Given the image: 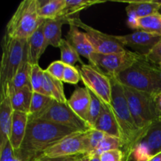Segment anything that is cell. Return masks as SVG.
I'll return each instance as SVG.
<instances>
[{
	"instance_id": "1",
	"label": "cell",
	"mask_w": 161,
	"mask_h": 161,
	"mask_svg": "<svg viewBox=\"0 0 161 161\" xmlns=\"http://www.w3.org/2000/svg\"><path fill=\"white\" fill-rule=\"evenodd\" d=\"M76 133L79 131L67 127L29 118L25 136L15 155L20 161H36L46 150Z\"/></svg>"
},
{
	"instance_id": "2",
	"label": "cell",
	"mask_w": 161,
	"mask_h": 161,
	"mask_svg": "<svg viewBox=\"0 0 161 161\" xmlns=\"http://www.w3.org/2000/svg\"><path fill=\"white\" fill-rule=\"evenodd\" d=\"M112 83L111 107L115 115L121 139L124 142L123 152L124 157H131L134 147L142 135L129 108L127 100L124 94V86L113 75H109Z\"/></svg>"
},
{
	"instance_id": "3",
	"label": "cell",
	"mask_w": 161,
	"mask_h": 161,
	"mask_svg": "<svg viewBox=\"0 0 161 161\" xmlns=\"http://www.w3.org/2000/svg\"><path fill=\"white\" fill-rule=\"evenodd\" d=\"M124 86L155 95L161 92V80L157 64L143 56L124 72L113 75Z\"/></svg>"
},
{
	"instance_id": "4",
	"label": "cell",
	"mask_w": 161,
	"mask_h": 161,
	"mask_svg": "<svg viewBox=\"0 0 161 161\" xmlns=\"http://www.w3.org/2000/svg\"><path fill=\"white\" fill-rule=\"evenodd\" d=\"M3 55L0 67V101L9 96V87L20 64L28 58L27 40L17 39L5 33L2 42Z\"/></svg>"
},
{
	"instance_id": "5",
	"label": "cell",
	"mask_w": 161,
	"mask_h": 161,
	"mask_svg": "<svg viewBox=\"0 0 161 161\" xmlns=\"http://www.w3.org/2000/svg\"><path fill=\"white\" fill-rule=\"evenodd\" d=\"M41 2L39 0H24L6 25V34L17 39H27L44 22L39 16Z\"/></svg>"
},
{
	"instance_id": "6",
	"label": "cell",
	"mask_w": 161,
	"mask_h": 161,
	"mask_svg": "<svg viewBox=\"0 0 161 161\" xmlns=\"http://www.w3.org/2000/svg\"><path fill=\"white\" fill-rule=\"evenodd\" d=\"M124 89L132 117L138 128L143 133L160 117L154 105L153 95L127 86H124Z\"/></svg>"
},
{
	"instance_id": "7",
	"label": "cell",
	"mask_w": 161,
	"mask_h": 161,
	"mask_svg": "<svg viewBox=\"0 0 161 161\" xmlns=\"http://www.w3.org/2000/svg\"><path fill=\"white\" fill-rule=\"evenodd\" d=\"M142 57L143 55L130 50L109 54L94 52L89 62L90 64L98 68L107 75H116L134 65Z\"/></svg>"
},
{
	"instance_id": "8",
	"label": "cell",
	"mask_w": 161,
	"mask_h": 161,
	"mask_svg": "<svg viewBox=\"0 0 161 161\" xmlns=\"http://www.w3.org/2000/svg\"><path fill=\"white\" fill-rule=\"evenodd\" d=\"M34 119L49 121L79 132H85L91 129L89 124L77 116L67 103H59L54 100L43 113Z\"/></svg>"
},
{
	"instance_id": "9",
	"label": "cell",
	"mask_w": 161,
	"mask_h": 161,
	"mask_svg": "<svg viewBox=\"0 0 161 161\" xmlns=\"http://www.w3.org/2000/svg\"><path fill=\"white\" fill-rule=\"evenodd\" d=\"M78 69L86 87L105 105L111 106L112 83L109 75L91 64H82Z\"/></svg>"
},
{
	"instance_id": "10",
	"label": "cell",
	"mask_w": 161,
	"mask_h": 161,
	"mask_svg": "<svg viewBox=\"0 0 161 161\" xmlns=\"http://www.w3.org/2000/svg\"><path fill=\"white\" fill-rule=\"evenodd\" d=\"M69 25H74L85 31L88 40L91 42L95 53L102 54L120 53L125 51L126 47L116 39V36L105 34L83 23L80 17H75L68 20Z\"/></svg>"
},
{
	"instance_id": "11",
	"label": "cell",
	"mask_w": 161,
	"mask_h": 161,
	"mask_svg": "<svg viewBox=\"0 0 161 161\" xmlns=\"http://www.w3.org/2000/svg\"><path fill=\"white\" fill-rule=\"evenodd\" d=\"M161 153V116L154 121L135 144L131 158L134 161H149Z\"/></svg>"
},
{
	"instance_id": "12",
	"label": "cell",
	"mask_w": 161,
	"mask_h": 161,
	"mask_svg": "<svg viewBox=\"0 0 161 161\" xmlns=\"http://www.w3.org/2000/svg\"><path fill=\"white\" fill-rule=\"evenodd\" d=\"M89 134L90 130L66 137L46 150L39 159L87 154L89 152Z\"/></svg>"
},
{
	"instance_id": "13",
	"label": "cell",
	"mask_w": 161,
	"mask_h": 161,
	"mask_svg": "<svg viewBox=\"0 0 161 161\" xmlns=\"http://www.w3.org/2000/svg\"><path fill=\"white\" fill-rule=\"evenodd\" d=\"M116 37L124 47H130L143 56H146L161 39L160 36L140 30L124 36H116Z\"/></svg>"
},
{
	"instance_id": "14",
	"label": "cell",
	"mask_w": 161,
	"mask_h": 161,
	"mask_svg": "<svg viewBox=\"0 0 161 161\" xmlns=\"http://www.w3.org/2000/svg\"><path fill=\"white\" fill-rule=\"evenodd\" d=\"M92 129L100 130L105 135L121 138L119 126L112 107L105 105L104 102H102V108L100 116L97 118Z\"/></svg>"
},
{
	"instance_id": "15",
	"label": "cell",
	"mask_w": 161,
	"mask_h": 161,
	"mask_svg": "<svg viewBox=\"0 0 161 161\" xmlns=\"http://www.w3.org/2000/svg\"><path fill=\"white\" fill-rule=\"evenodd\" d=\"M65 39L76 50L80 56L90 61L91 54L94 50L86 37V33L80 31L75 25H69V30L66 35Z\"/></svg>"
},
{
	"instance_id": "16",
	"label": "cell",
	"mask_w": 161,
	"mask_h": 161,
	"mask_svg": "<svg viewBox=\"0 0 161 161\" xmlns=\"http://www.w3.org/2000/svg\"><path fill=\"white\" fill-rule=\"evenodd\" d=\"M67 104L74 113L87 123L88 112L91 104L89 90L86 87H78L72 93Z\"/></svg>"
},
{
	"instance_id": "17",
	"label": "cell",
	"mask_w": 161,
	"mask_h": 161,
	"mask_svg": "<svg viewBox=\"0 0 161 161\" xmlns=\"http://www.w3.org/2000/svg\"><path fill=\"white\" fill-rule=\"evenodd\" d=\"M14 108L9 96L1 100L0 103V149L9 141L12 127Z\"/></svg>"
},
{
	"instance_id": "18",
	"label": "cell",
	"mask_w": 161,
	"mask_h": 161,
	"mask_svg": "<svg viewBox=\"0 0 161 161\" xmlns=\"http://www.w3.org/2000/svg\"><path fill=\"white\" fill-rule=\"evenodd\" d=\"M42 25L43 23L27 39L28 61L31 65L39 64V61L41 56L46 51Z\"/></svg>"
},
{
	"instance_id": "19",
	"label": "cell",
	"mask_w": 161,
	"mask_h": 161,
	"mask_svg": "<svg viewBox=\"0 0 161 161\" xmlns=\"http://www.w3.org/2000/svg\"><path fill=\"white\" fill-rule=\"evenodd\" d=\"M28 119L29 114L28 113L18 111L14 112L9 142L15 151H17L21 146L26 133Z\"/></svg>"
},
{
	"instance_id": "20",
	"label": "cell",
	"mask_w": 161,
	"mask_h": 161,
	"mask_svg": "<svg viewBox=\"0 0 161 161\" xmlns=\"http://www.w3.org/2000/svg\"><path fill=\"white\" fill-rule=\"evenodd\" d=\"M63 24H65V21L64 19L60 17L44 20L42 26L46 50L49 46L59 47L60 43L63 39L61 37V27Z\"/></svg>"
},
{
	"instance_id": "21",
	"label": "cell",
	"mask_w": 161,
	"mask_h": 161,
	"mask_svg": "<svg viewBox=\"0 0 161 161\" xmlns=\"http://www.w3.org/2000/svg\"><path fill=\"white\" fill-rule=\"evenodd\" d=\"M160 1H131L126 7L127 17L142 18L158 13Z\"/></svg>"
},
{
	"instance_id": "22",
	"label": "cell",
	"mask_w": 161,
	"mask_h": 161,
	"mask_svg": "<svg viewBox=\"0 0 161 161\" xmlns=\"http://www.w3.org/2000/svg\"><path fill=\"white\" fill-rule=\"evenodd\" d=\"M33 93L34 92L31 87L28 86L10 91L9 93V96L14 111L22 112L29 114Z\"/></svg>"
},
{
	"instance_id": "23",
	"label": "cell",
	"mask_w": 161,
	"mask_h": 161,
	"mask_svg": "<svg viewBox=\"0 0 161 161\" xmlns=\"http://www.w3.org/2000/svg\"><path fill=\"white\" fill-rule=\"evenodd\" d=\"M44 95L50 97L59 103H67L68 100L64 91L62 81L53 78L44 71V80L42 85Z\"/></svg>"
},
{
	"instance_id": "24",
	"label": "cell",
	"mask_w": 161,
	"mask_h": 161,
	"mask_svg": "<svg viewBox=\"0 0 161 161\" xmlns=\"http://www.w3.org/2000/svg\"><path fill=\"white\" fill-rule=\"evenodd\" d=\"M105 3L104 1H91V0H66L65 6L58 17L64 19L65 24L73 17H79V13L84 9L95 4Z\"/></svg>"
},
{
	"instance_id": "25",
	"label": "cell",
	"mask_w": 161,
	"mask_h": 161,
	"mask_svg": "<svg viewBox=\"0 0 161 161\" xmlns=\"http://www.w3.org/2000/svg\"><path fill=\"white\" fill-rule=\"evenodd\" d=\"M31 64L28 61V58H26L20 64L15 77L9 85V93L12 91L21 89L26 86L31 87Z\"/></svg>"
},
{
	"instance_id": "26",
	"label": "cell",
	"mask_w": 161,
	"mask_h": 161,
	"mask_svg": "<svg viewBox=\"0 0 161 161\" xmlns=\"http://www.w3.org/2000/svg\"><path fill=\"white\" fill-rule=\"evenodd\" d=\"M136 29L161 36V14L159 13L138 18Z\"/></svg>"
},
{
	"instance_id": "27",
	"label": "cell",
	"mask_w": 161,
	"mask_h": 161,
	"mask_svg": "<svg viewBox=\"0 0 161 161\" xmlns=\"http://www.w3.org/2000/svg\"><path fill=\"white\" fill-rule=\"evenodd\" d=\"M66 0H50L42 4L39 9V16L42 19H56L61 14L65 6Z\"/></svg>"
},
{
	"instance_id": "28",
	"label": "cell",
	"mask_w": 161,
	"mask_h": 161,
	"mask_svg": "<svg viewBox=\"0 0 161 161\" xmlns=\"http://www.w3.org/2000/svg\"><path fill=\"white\" fill-rule=\"evenodd\" d=\"M53 99L39 93H33L30 107L29 118L34 119L43 113L53 102Z\"/></svg>"
},
{
	"instance_id": "29",
	"label": "cell",
	"mask_w": 161,
	"mask_h": 161,
	"mask_svg": "<svg viewBox=\"0 0 161 161\" xmlns=\"http://www.w3.org/2000/svg\"><path fill=\"white\" fill-rule=\"evenodd\" d=\"M58 48L61 51V61L67 65L75 66L77 62L83 64V61L80 59V55L75 48L68 42L66 39H63Z\"/></svg>"
},
{
	"instance_id": "30",
	"label": "cell",
	"mask_w": 161,
	"mask_h": 161,
	"mask_svg": "<svg viewBox=\"0 0 161 161\" xmlns=\"http://www.w3.org/2000/svg\"><path fill=\"white\" fill-rule=\"evenodd\" d=\"M124 149V142L122 139L117 137L112 136V135H106L105 138H103L97 149L93 153H90L91 157L92 156H97L100 157L102 153L105 152H108L110 150H114V149Z\"/></svg>"
},
{
	"instance_id": "31",
	"label": "cell",
	"mask_w": 161,
	"mask_h": 161,
	"mask_svg": "<svg viewBox=\"0 0 161 161\" xmlns=\"http://www.w3.org/2000/svg\"><path fill=\"white\" fill-rule=\"evenodd\" d=\"M88 89V88H87ZM89 90V89H88ZM90 96H91V104H90L89 112H88L87 124L92 129L94 124L97 121V118L99 117L102 112V102L92 92L89 90Z\"/></svg>"
},
{
	"instance_id": "32",
	"label": "cell",
	"mask_w": 161,
	"mask_h": 161,
	"mask_svg": "<svg viewBox=\"0 0 161 161\" xmlns=\"http://www.w3.org/2000/svg\"><path fill=\"white\" fill-rule=\"evenodd\" d=\"M44 71L39 64L31 65V85L33 92L44 94L42 85L44 80Z\"/></svg>"
},
{
	"instance_id": "33",
	"label": "cell",
	"mask_w": 161,
	"mask_h": 161,
	"mask_svg": "<svg viewBox=\"0 0 161 161\" xmlns=\"http://www.w3.org/2000/svg\"><path fill=\"white\" fill-rule=\"evenodd\" d=\"M65 67L66 64L60 60V61H56L52 62L48 66V68L46 69V72L48 74H50V75H52L53 78L62 81Z\"/></svg>"
},
{
	"instance_id": "34",
	"label": "cell",
	"mask_w": 161,
	"mask_h": 161,
	"mask_svg": "<svg viewBox=\"0 0 161 161\" xmlns=\"http://www.w3.org/2000/svg\"><path fill=\"white\" fill-rule=\"evenodd\" d=\"M80 80H81V76H80L79 69H77V68L75 67V66L67 65L66 64L62 82L75 85L77 84Z\"/></svg>"
},
{
	"instance_id": "35",
	"label": "cell",
	"mask_w": 161,
	"mask_h": 161,
	"mask_svg": "<svg viewBox=\"0 0 161 161\" xmlns=\"http://www.w3.org/2000/svg\"><path fill=\"white\" fill-rule=\"evenodd\" d=\"M105 134L103 132L100 131V130H97L95 129H91L90 130V134H89V152L87 154L91 153L94 152L96 149L97 148V146H99V144L101 143V142L103 140V138H105Z\"/></svg>"
},
{
	"instance_id": "36",
	"label": "cell",
	"mask_w": 161,
	"mask_h": 161,
	"mask_svg": "<svg viewBox=\"0 0 161 161\" xmlns=\"http://www.w3.org/2000/svg\"><path fill=\"white\" fill-rule=\"evenodd\" d=\"M0 161H20L16 157L15 150L9 141L0 149Z\"/></svg>"
},
{
	"instance_id": "37",
	"label": "cell",
	"mask_w": 161,
	"mask_h": 161,
	"mask_svg": "<svg viewBox=\"0 0 161 161\" xmlns=\"http://www.w3.org/2000/svg\"><path fill=\"white\" fill-rule=\"evenodd\" d=\"M101 161H124V153L121 149L105 152L100 156Z\"/></svg>"
},
{
	"instance_id": "38",
	"label": "cell",
	"mask_w": 161,
	"mask_h": 161,
	"mask_svg": "<svg viewBox=\"0 0 161 161\" xmlns=\"http://www.w3.org/2000/svg\"><path fill=\"white\" fill-rule=\"evenodd\" d=\"M146 59L154 64H161V39L146 56Z\"/></svg>"
},
{
	"instance_id": "39",
	"label": "cell",
	"mask_w": 161,
	"mask_h": 161,
	"mask_svg": "<svg viewBox=\"0 0 161 161\" xmlns=\"http://www.w3.org/2000/svg\"><path fill=\"white\" fill-rule=\"evenodd\" d=\"M83 154L75 156H69V157H42L36 161H75L77 158Z\"/></svg>"
},
{
	"instance_id": "40",
	"label": "cell",
	"mask_w": 161,
	"mask_h": 161,
	"mask_svg": "<svg viewBox=\"0 0 161 161\" xmlns=\"http://www.w3.org/2000/svg\"><path fill=\"white\" fill-rule=\"evenodd\" d=\"M153 102L157 113L161 116V92L153 95Z\"/></svg>"
},
{
	"instance_id": "41",
	"label": "cell",
	"mask_w": 161,
	"mask_h": 161,
	"mask_svg": "<svg viewBox=\"0 0 161 161\" xmlns=\"http://www.w3.org/2000/svg\"><path fill=\"white\" fill-rule=\"evenodd\" d=\"M91 160V156L89 154H83L79 158H77L75 161H90Z\"/></svg>"
},
{
	"instance_id": "42",
	"label": "cell",
	"mask_w": 161,
	"mask_h": 161,
	"mask_svg": "<svg viewBox=\"0 0 161 161\" xmlns=\"http://www.w3.org/2000/svg\"><path fill=\"white\" fill-rule=\"evenodd\" d=\"M149 161H161V153L153 157Z\"/></svg>"
},
{
	"instance_id": "43",
	"label": "cell",
	"mask_w": 161,
	"mask_h": 161,
	"mask_svg": "<svg viewBox=\"0 0 161 161\" xmlns=\"http://www.w3.org/2000/svg\"><path fill=\"white\" fill-rule=\"evenodd\" d=\"M90 161H101L100 157H97V156H92V157H91V160Z\"/></svg>"
},
{
	"instance_id": "44",
	"label": "cell",
	"mask_w": 161,
	"mask_h": 161,
	"mask_svg": "<svg viewBox=\"0 0 161 161\" xmlns=\"http://www.w3.org/2000/svg\"><path fill=\"white\" fill-rule=\"evenodd\" d=\"M157 69H158V73H159V75H160V80H161V64H157Z\"/></svg>"
},
{
	"instance_id": "45",
	"label": "cell",
	"mask_w": 161,
	"mask_h": 161,
	"mask_svg": "<svg viewBox=\"0 0 161 161\" xmlns=\"http://www.w3.org/2000/svg\"><path fill=\"white\" fill-rule=\"evenodd\" d=\"M131 158H124V161H131Z\"/></svg>"
},
{
	"instance_id": "46",
	"label": "cell",
	"mask_w": 161,
	"mask_h": 161,
	"mask_svg": "<svg viewBox=\"0 0 161 161\" xmlns=\"http://www.w3.org/2000/svg\"><path fill=\"white\" fill-rule=\"evenodd\" d=\"M158 13H159V14H161V1H160V8H159Z\"/></svg>"
}]
</instances>
